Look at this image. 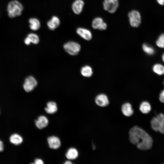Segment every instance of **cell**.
Segmentation results:
<instances>
[{
    "label": "cell",
    "instance_id": "1",
    "mask_svg": "<svg viewBox=\"0 0 164 164\" xmlns=\"http://www.w3.org/2000/svg\"><path fill=\"white\" fill-rule=\"evenodd\" d=\"M129 135L130 142L136 145L138 149L145 150L152 147V138L141 128L137 126H133L130 130Z\"/></svg>",
    "mask_w": 164,
    "mask_h": 164
},
{
    "label": "cell",
    "instance_id": "2",
    "mask_svg": "<svg viewBox=\"0 0 164 164\" xmlns=\"http://www.w3.org/2000/svg\"><path fill=\"white\" fill-rule=\"evenodd\" d=\"M23 10V5L17 0H13L10 2L7 6L8 15L11 18L21 15Z\"/></svg>",
    "mask_w": 164,
    "mask_h": 164
},
{
    "label": "cell",
    "instance_id": "3",
    "mask_svg": "<svg viewBox=\"0 0 164 164\" xmlns=\"http://www.w3.org/2000/svg\"><path fill=\"white\" fill-rule=\"evenodd\" d=\"M151 126L152 129L164 134V115L160 113L154 117L151 121Z\"/></svg>",
    "mask_w": 164,
    "mask_h": 164
},
{
    "label": "cell",
    "instance_id": "4",
    "mask_svg": "<svg viewBox=\"0 0 164 164\" xmlns=\"http://www.w3.org/2000/svg\"><path fill=\"white\" fill-rule=\"evenodd\" d=\"M63 48L70 55H75L80 51L81 47L78 43L71 41L63 45Z\"/></svg>",
    "mask_w": 164,
    "mask_h": 164
},
{
    "label": "cell",
    "instance_id": "5",
    "mask_svg": "<svg viewBox=\"0 0 164 164\" xmlns=\"http://www.w3.org/2000/svg\"><path fill=\"white\" fill-rule=\"evenodd\" d=\"M128 17L130 24L132 27H137L139 26L141 18L138 12L135 10H132L128 13Z\"/></svg>",
    "mask_w": 164,
    "mask_h": 164
},
{
    "label": "cell",
    "instance_id": "6",
    "mask_svg": "<svg viewBox=\"0 0 164 164\" xmlns=\"http://www.w3.org/2000/svg\"><path fill=\"white\" fill-rule=\"evenodd\" d=\"M118 5V0H104L103 2L104 9L111 13L116 11Z\"/></svg>",
    "mask_w": 164,
    "mask_h": 164
},
{
    "label": "cell",
    "instance_id": "7",
    "mask_svg": "<svg viewBox=\"0 0 164 164\" xmlns=\"http://www.w3.org/2000/svg\"><path fill=\"white\" fill-rule=\"evenodd\" d=\"M37 84V82L35 78L32 76H30L26 79L23 87L26 92H29L32 91Z\"/></svg>",
    "mask_w": 164,
    "mask_h": 164
},
{
    "label": "cell",
    "instance_id": "8",
    "mask_svg": "<svg viewBox=\"0 0 164 164\" xmlns=\"http://www.w3.org/2000/svg\"><path fill=\"white\" fill-rule=\"evenodd\" d=\"M92 26L94 29L100 30H105L107 27L106 23L100 17H97L93 19L92 23Z\"/></svg>",
    "mask_w": 164,
    "mask_h": 164
},
{
    "label": "cell",
    "instance_id": "9",
    "mask_svg": "<svg viewBox=\"0 0 164 164\" xmlns=\"http://www.w3.org/2000/svg\"><path fill=\"white\" fill-rule=\"evenodd\" d=\"M95 102L97 105L101 107L106 106L109 104V101L107 96L103 94H99L96 97Z\"/></svg>",
    "mask_w": 164,
    "mask_h": 164
},
{
    "label": "cell",
    "instance_id": "10",
    "mask_svg": "<svg viewBox=\"0 0 164 164\" xmlns=\"http://www.w3.org/2000/svg\"><path fill=\"white\" fill-rule=\"evenodd\" d=\"M47 142L50 148L53 149H57L61 145V142L59 138L56 136L49 137L47 139Z\"/></svg>",
    "mask_w": 164,
    "mask_h": 164
},
{
    "label": "cell",
    "instance_id": "11",
    "mask_svg": "<svg viewBox=\"0 0 164 164\" xmlns=\"http://www.w3.org/2000/svg\"><path fill=\"white\" fill-rule=\"evenodd\" d=\"M77 33L81 37L87 40H90L92 38V34L89 30L83 28H78L77 30Z\"/></svg>",
    "mask_w": 164,
    "mask_h": 164
},
{
    "label": "cell",
    "instance_id": "12",
    "mask_svg": "<svg viewBox=\"0 0 164 164\" xmlns=\"http://www.w3.org/2000/svg\"><path fill=\"white\" fill-rule=\"evenodd\" d=\"M82 0H75L72 5V9L76 14H79L82 12L84 5Z\"/></svg>",
    "mask_w": 164,
    "mask_h": 164
},
{
    "label": "cell",
    "instance_id": "13",
    "mask_svg": "<svg viewBox=\"0 0 164 164\" xmlns=\"http://www.w3.org/2000/svg\"><path fill=\"white\" fill-rule=\"evenodd\" d=\"M49 121L47 118L44 115H41L35 121L36 127L39 129H42L48 125Z\"/></svg>",
    "mask_w": 164,
    "mask_h": 164
},
{
    "label": "cell",
    "instance_id": "14",
    "mask_svg": "<svg viewBox=\"0 0 164 164\" xmlns=\"http://www.w3.org/2000/svg\"><path fill=\"white\" fill-rule=\"evenodd\" d=\"M60 23L59 18L56 16H53L47 22V25L49 29L53 30L59 26Z\"/></svg>",
    "mask_w": 164,
    "mask_h": 164
},
{
    "label": "cell",
    "instance_id": "15",
    "mask_svg": "<svg viewBox=\"0 0 164 164\" xmlns=\"http://www.w3.org/2000/svg\"><path fill=\"white\" fill-rule=\"evenodd\" d=\"M121 109L122 113L125 116L130 117L133 114L134 111L132 106L129 103H126L123 104Z\"/></svg>",
    "mask_w": 164,
    "mask_h": 164
},
{
    "label": "cell",
    "instance_id": "16",
    "mask_svg": "<svg viewBox=\"0 0 164 164\" xmlns=\"http://www.w3.org/2000/svg\"><path fill=\"white\" fill-rule=\"evenodd\" d=\"M29 27L32 30H37L39 29L40 27V22L37 18H31L29 19Z\"/></svg>",
    "mask_w": 164,
    "mask_h": 164
},
{
    "label": "cell",
    "instance_id": "17",
    "mask_svg": "<svg viewBox=\"0 0 164 164\" xmlns=\"http://www.w3.org/2000/svg\"><path fill=\"white\" fill-rule=\"evenodd\" d=\"M47 107L45 108L46 111L48 114H53L56 112L58 109L56 104L54 102L51 101L47 104Z\"/></svg>",
    "mask_w": 164,
    "mask_h": 164
},
{
    "label": "cell",
    "instance_id": "18",
    "mask_svg": "<svg viewBox=\"0 0 164 164\" xmlns=\"http://www.w3.org/2000/svg\"><path fill=\"white\" fill-rule=\"evenodd\" d=\"M78 155V152L75 148H71L69 149L66 154V156L70 160H73L76 159Z\"/></svg>",
    "mask_w": 164,
    "mask_h": 164
},
{
    "label": "cell",
    "instance_id": "19",
    "mask_svg": "<svg viewBox=\"0 0 164 164\" xmlns=\"http://www.w3.org/2000/svg\"><path fill=\"white\" fill-rule=\"evenodd\" d=\"M151 107L150 103L148 101H144L141 103L139 110L143 114H147L151 110Z\"/></svg>",
    "mask_w": 164,
    "mask_h": 164
},
{
    "label": "cell",
    "instance_id": "20",
    "mask_svg": "<svg viewBox=\"0 0 164 164\" xmlns=\"http://www.w3.org/2000/svg\"><path fill=\"white\" fill-rule=\"evenodd\" d=\"M10 141L12 144L18 145L22 142L23 138L19 135L17 134H14L12 135L10 137Z\"/></svg>",
    "mask_w": 164,
    "mask_h": 164
},
{
    "label": "cell",
    "instance_id": "21",
    "mask_svg": "<svg viewBox=\"0 0 164 164\" xmlns=\"http://www.w3.org/2000/svg\"><path fill=\"white\" fill-rule=\"evenodd\" d=\"M80 72L83 76L86 77H91L93 73L92 68L88 65L83 67L81 69Z\"/></svg>",
    "mask_w": 164,
    "mask_h": 164
},
{
    "label": "cell",
    "instance_id": "22",
    "mask_svg": "<svg viewBox=\"0 0 164 164\" xmlns=\"http://www.w3.org/2000/svg\"><path fill=\"white\" fill-rule=\"evenodd\" d=\"M152 69L154 72L159 75L164 74V66L161 64L157 63L155 64Z\"/></svg>",
    "mask_w": 164,
    "mask_h": 164
},
{
    "label": "cell",
    "instance_id": "23",
    "mask_svg": "<svg viewBox=\"0 0 164 164\" xmlns=\"http://www.w3.org/2000/svg\"><path fill=\"white\" fill-rule=\"evenodd\" d=\"M142 48L143 51L148 55H152L155 53V50L154 48L146 43H144L143 44Z\"/></svg>",
    "mask_w": 164,
    "mask_h": 164
},
{
    "label": "cell",
    "instance_id": "24",
    "mask_svg": "<svg viewBox=\"0 0 164 164\" xmlns=\"http://www.w3.org/2000/svg\"><path fill=\"white\" fill-rule=\"evenodd\" d=\"M27 36L29 39L31 43L34 44H38L39 41V36L36 34L31 33L29 34Z\"/></svg>",
    "mask_w": 164,
    "mask_h": 164
},
{
    "label": "cell",
    "instance_id": "25",
    "mask_svg": "<svg viewBox=\"0 0 164 164\" xmlns=\"http://www.w3.org/2000/svg\"><path fill=\"white\" fill-rule=\"evenodd\" d=\"M156 44L159 47L164 48V33L161 34L156 41Z\"/></svg>",
    "mask_w": 164,
    "mask_h": 164
},
{
    "label": "cell",
    "instance_id": "26",
    "mask_svg": "<svg viewBox=\"0 0 164 164\" xmlns=\"http://www.w3.org/2000/svg\"><path fill=\"white\" fill-rule=\"evenodd\" d=\"M159 100L161 102L164 103V90H162L160 93Z\"/></svg>",
    "mask_w": 164,
    "mask_h": 164
},
{
    "label": "cell",
    "instance_id": "27",
    "mask_svg": "<svg viewBox=\"0 0 164 164\" xmlns=\"http://www.w3.org/2000/svg\"><path fill=\"white\" fill-rule=\"evenodd\" d=\"M35 163L36 164H43L44 163L43 161L41 159L37 158L35 160Z\"/></svg>",
    "mask_w": 164,
    "mask_h": 164
},
{
    "label": "cell",
    "instance_id": "28",
    "mask_svg": "<svg viewBox=\"0 0 164 164\" xmlns=\"http://www.w3.org/2000/svg\"><path fill=\"white\" fill-rule=\"evenodd\" d=\"M24 42L25 43L28 45H30V43H31L29 39L27 36L25 38Z\"/></svg>",
    "mask_w": 164,
    "mask_h": 164
},
{
    "label": "cell",
    "instance_id": "29",
    "mask_svg": "<svg viewBox=\"0 0 164 164\" xmlns=\"http://www.w3.org/2000/svg\"><path fill=\"white\" fill-rule=\"evenodd\" d=\"M4 149V145L3 142L0 141V152H2Z\"/></svg>",
    "mask_w": 164,
    "mask_h": 164
},
{
    "label": "cell",
    "instance_id": "30",
    "mask_svg": "<svg viewBox=\"0 0 164 164\" xmlns=\"http://www.w3.org/2000/svg\"><path fill=\"white\" fill-rule=\"evenodd\" d=\"M158 3L161 5H164V0H156Z\"/></svg>",
    "mask_w": 164,
    "mask_h": 164
},
{
    "label": "cell",
    "instance_id": "31",
    "mask_svg": "<svg viewBox=\"0 0 164 164\" xmlns=\"http://www.w3.org/2000/svg\"><path fill=\"white\" fill-rule=\"evenodd\" d=\"M64 164H72V162L70 161H65V162H64Z\"/></svg>",
    "mask_w": 164,
    "mask_h": 164
},
{
    "label": "cell",
    "instance_id": "32",
    "mask_svg": "<svg viewBox=\"0 0 164 164\" xmlns=\"http://www.w3.org/2000/svg\"><path fill=\"white\" fill-rule=\"evenodd\" d=\"M162 59L163 61V62L164 63V53L162 54Z\"/></svg>",
    "mask_w": 164,
    "mask_h": 164
},
{
    "label": "cell",
    "instance_id": "33",
    "mask_svg": "<svg viewBox=\"0 0 164 164\" xmlns=\"http://www.w3.org/2000/svg\"><path fill=\"white\" fill-rule=\"evenodd\" d=\"M163 83H164V82H163Z\"/></svg>",
    "mask_w": 164,
    "mask_h": 164
}]
</instances>
